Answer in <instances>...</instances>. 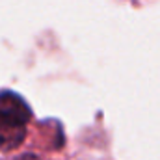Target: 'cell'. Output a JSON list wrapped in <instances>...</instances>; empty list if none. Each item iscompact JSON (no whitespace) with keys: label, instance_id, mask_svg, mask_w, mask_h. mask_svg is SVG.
<instances>
[{"label":"cell","instance_id":"1","mask_svg":"<svg viewBox=\"0 0 160 160\" xmlns=\"http://www.w3.org/2000/svg\"><path fill=\"white\" fill-rule=\"evenodd\" d=\"M32 118L28 102L15 91H0V151H11L24 142Z\"/></svg>","mask_w":160,"mask_h":160},{"label":"cell","instance_id":"2","mask_svg":"<svg viewBox=\"0 0 160 160\" xmlns=\"http://www.w3.org/2000/svg\"><path fill=\"white\" fill-rule=\"evenodd\" d=\"M15 160H41V158L36 157V155H30V153H28V155H21L19 158H15Z\"/></svg>","mask_w":160,"mask_h":160}]
</instances>
